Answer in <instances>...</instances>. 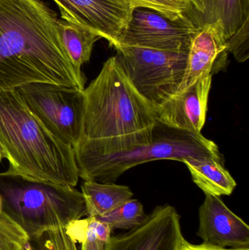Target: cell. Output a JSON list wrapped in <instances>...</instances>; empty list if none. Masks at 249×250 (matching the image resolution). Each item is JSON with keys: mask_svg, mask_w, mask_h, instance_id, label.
I'll return each mask as SVG.
<instances>
[{"mask_svg": "<svg viewBox=\"0 0 249 250\" xmlns=\"http://www.w3.org/2000/svg\"><path fill=\"white\" fill-rule=\"evenodd\" d=\"M55 12L40 0H0V91L34 83L84 90L63 46Z\"/></svg>", "mask_w": 249, "mask_h": 250, "instance_id": "cell-1", "label": "cell"}, {"mask_svg": "<svg viewBox=\"0 0 249 250\" xmlns=\"http://www.w3.org/2000/svg\"><path fill=\"white\" fill-rule=\"evenodd\" d=\"M83 93V137L75 154L107 155L150 143L157 112L134 87L115 56L104 63Z\"/></svg>", "mask_w": 249, "mask_h": 250, "instance_id": "cell-2", "label": "cell"}, {"mask_svg": "<svg viewBox=\"0 0 249 250\" xmlns=\"http://www.w3.org/2000/svg\"><path fill=\"white\" fill-rule=\"evenodd\" d=\"M0 144L9 161L4 173L77 186L74 148L42 124L16 89L0 91Z\"/></svg>", "mask_w": 249, "mask_h": 250, "instance_id": "cell-3", "label": "cell"}, {"mask_svg": "<svg viewBox=\"0 0 249 250\" xmlns=\"http://www.w3.org/2000/svg\"><path fill=\"white\" fill-rule=\"evenodd\" d=\"M2 211L31 236L87 217L80 191L66 185L0 173Z\"/></svg>", "mask_w": 249, "mask_h": 250, "instance_id": "cell-4", "label": "cell"}, {"mask_svg": "<svg viewBox=\"0 0 249 250\" xmlns=\"http://www.w3.org/2000/svg\"><path fill=\"white\" fill-rule=\"evenodd\" d=\"M79 177L83 181L112 183L124 172L139 165L170 160L213 158L222 161L218 146L202 133L172 127L158 121L147 145L107 155L76 154Z\"/></svg>", "mask_w": 249, "mask_h": 250, "instance_id": "cell-5", "label": "cell"}, {"mask_svg": "<svg viewBox=\"0 0 249 250\" xmlns=\"http://www.w3.org/2000/svg\"><path fill=\"white\" fill-rule=\"evenodd\" d=\"M117 60L137 90L158 110L182 90L189 51L118 45Z\"/></svg>", "mask_w": 249, "mask_h": 250, "instance_id": "cell-6", "label": "cell"}, {"mask_svg": "<svg viewBox=\"0 0 249 250\" xmlns=\"http://www.w3.org/2000/svg\"><path fill=\"white\" fill-rule=\"evenodd\" d=\"M31 112L53 134L74 148L83 137V90L34 83L15 89Z\"/></svg>", "mask_w": 249, "mask_h": 250, "instance_id": "cell-7", "label": "cell"}, {"mask_svg": "<svg viewBox=\"0 0 249 250\" xmlns=\"http://www.w3.org/2000/svg\"><path fill=\"white\" fill-rule=\"evenodd\" d=\"M198 30L191 21H174L154 10L137 7L133 10L118 45L189 51L192 39Z\"/></svg>", "mask_w": 249, "mask_h": 250, "instance_id": "cell-8", "label": "cell"}, {"mask_svg": "<svg viewBox=\"0 0 249 250\" xmlns=\"http://www.w3.org/2000/svg\"><path fill=\"white\" fill-rule=\"evenodd\" d=\"M61 19L97 32L114 48L119 45L134 8L126 0H53Z\"/></svg>", "mask_w": 249, "mask_h": 250, "instance_id": "cell-9", "label": "cell"}, {"mask_svg": "<svg viewBox=\"0 0 249 250\" xmlns=\"http://www.w3.org/2000/svg\"><path fill=\"white\" fill-rule=\"evenodd\" d=\"M184 239L181 216L165 204L157 206L136 229L111 236L105 250H177Z\"/></svg>", "mask_w": 249, "mask_h": 250, "instance_id": "cell-10", "label": "cell"}, {"mask_svg": "<svg viewBox=\"0 0 249 250\" xmlns=\"http://www.w3.org/2000/svg\"><path fill=\"white\" fill-rule=\"evenodd\" d=\"M198 215L197 236L203 243L222 248H249V226L220 197L206 195Z\"/></svg>", "mask_w": 249, "mask_h": 250, "instance_id": "cell-11", "label": "cell"}, {"mask_svg": "<svg viewBox=\"0 0 249 250\" xmlns=\"http://www.w3.org/2000/svg\"><path fill=\"white\" fill-rule=\"evenodd\" d=\"M212 74L167 101L157 111L158 121L192 133H201L206 123Z\"/></svg>", "mask_w": 249, "mask_h": 250, "instance_id": "cell-12", "label": "cell"}, {"mask_svg": "<svg viewBox=\"0 0 249 250\" xmlns=\"http://www.w3.org/2000/svg\"><path fill=\"white\" fill-rule=\"evenodd\" d=\"M190 21L197 29L217 23L228 41L249 21V0H187Z\"/></svg>", "mask_w": 249, "mask_h": 250, "instance_id": "cell-13", "label": "cell"}, {"mask_svg": "<svg viewBox=\"0 0 249 250\" xmlns=\"http://www.w3.org/2000/svg\"><path fill=\"white\" fill-rule=\"evenodd\" d=\"M225 42L223 29L219 23L206 25L197 31L189 48L181 92L192 86L200 78L212 74L216 60L227 52Z\"/></svg>", "mask_w": 249, "mask_h": 250, "instance_id": "cell-14", "label": "cell"}, {"mask_svg": "<svg viewBox=\"0 0 249 250\" xmlns=\"http://www.w3.org/2000/svg\"><path fill=\"white\" fill-rule=\"evenodd\" d=\"M183 163L188 167L193 182L206 195H230L236 188V182L222 161L213 158L193 159Z\"/></svg>", "mask_w": 249, "mask_h": 250, "instance_id": "cell-15", "label": "cell"}, {"mask_svg": "<svg viewBox=\"0 0 249 250\" xmlns=\"http://www.w3.org/2000/svg\"><path fill=\"white\" fill-rule=\"evenodd\" d=\"M81 192L86 204L87 217H102L133 198L129 187L112 183L83 181Z\"/></svg>", "mask_w": 249, "mask_h": 250, "instance_id": "cell-16", "label": "cell"}, {"mask_svg": "<svg viewBox=\"0 0 249 250\" xmlns=\"http://www.w3.org/2000/svg\"><path fill=\"white\" fill-rule=\"evenodd\" d=\"M58 30L63 46L79 73L92 57L94 45L102 37L92 29L77 23L58 19Z\"/></svg>", "mask_w": 249, "mask_h": 250, "instance_id": "cell-17", "label": "cell"}, {"mask_svg": "<svg viewBox=\"0 0 249 250\" xmlns=\"http://www.w3.org/2000/svg\"><path fill=\"white\" fill-rule=\"evenodd\" d=\"M68 233L80 244V250H105L112 229L95 217H86L66 226Z\"/></svg>", "mask_w": 249, "mask_h": 250, "instance_id": "cell-18", "label": "cell"}, {"mask_svg": "<svg viewBox=\"0 0 249 250\" xmlns=\"http://www.w3.org/2000/svg\"><path fill=\"white\" fill-rule=\"evenodd\" d=\"M146 217L143 204L138 200L131 198L111 212L96 219L110 226L113 231H129L143 224Z\"/></svg>", "mask_w": 249, "mask_h": 250, "instance_id": "cell-19", "label": "cell"}, {"mask_svg": "<svg viewBox=\"0 0 249 250\" xmlns=\"http://www.w3.org/2000/svg\"><path fill=\"white\" fill-rule=\"evenodd\" d=\"M23 250H80V245L64 227L31 236Z\"/></svg>", "mask_w": 249, "mask_h": 250, "instance_id": "cell-20", "label": "cell"}, {"mask_svg": "<svg viewBox=\"0 0 249 250\" xmlns=\"http://www.w3.org/2000/svg\"><path fill=\"white\" fill-rule=\"evenodd\" d=\"M132 7L150 9L174 21H190L187 0H126Z\"/></svg>", "mask_w": 249, "mask_h": 250, "instance_id": "cell-21", "label": "cell"}, {"mask_svg": "<svg viewBox=\"0 0 249 250\" xmlns=\"http://www.w3.org/2000/svg\"><path fill=\"white\" fill-rule=\"evenodd\" d=\"M29 236L25 230L1 211L0 214V250H23Z\"/></svg>", "mask_w": 249, "mask_h": 250, "instance_id": "cell-22", "label": "cell"}, {"mask_svg": "<svg viewBox=\"0 0 249 250\" xmlns=\"http://www.w3.org/2000/svg\"><path fill=\"white\" fill-rule=\"evenodd\" d=\"M227 52L232 53L238 62H245L249 57V21L234 34L226 42Z\"/></svg>", "mask_w": 249, "mask_h": 250, "instance_id": "cell-23", "label": "cell"}, {"mask_svg": "<svg viewBox=\"0 0 249 250\" xmlns=\"http://www.w3.org/2000/svg\"><path fill=\"white\" fill-rule=\"evenodd\" d=\"M177 250H249V248H222L218 247L211 246V245H206L202 243L200 245H194L190 243L185 239L183 241L179 248Z\"/></svg>", "mask_w": 249, "mask_h": 250, "instance_id": "cell-24", "label": "cell"}, {"mask_svg": "<svg viewBox=\"0 0 249 250\" xmlns=\"http://www.w3.org/2000/svg\"><path fill=\"white\" fill-rule=\"evenodd\" d=\"M3 159H7V154L6 151H4V148L0 144V162L2 161Z\"/></svg>", "mask_w": 249, "mask_h": 250, "instance_id": "cell-25", "label": "cell"}, {"mask_svg": "<svg viewBox=\"0 0 249 250\" xmlns=\"http://www.w3.org/2000/svg\"><path fill=\"white\" fill-rule=\"evenodd\" d=\"M2 211V201H1V197H0V214Z\"/></svg>", "mask_w": 249, "mask_h": 250, "instance_id": "cell-26", "label": "cell"}]
</instances>
